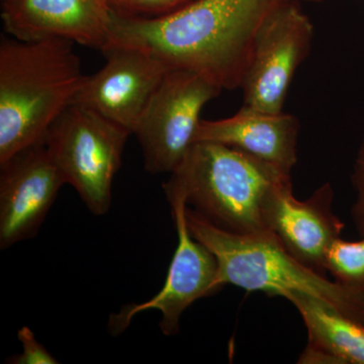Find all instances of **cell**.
I'll list each match as a JSON object with an SVG mask.
<instances>
[{
  "label": "cell",
  "instance_id": "cell-18",
  "mask_svg": "<svg viewBox=\"0 0 364 364\" xmlns=\"http://www.w3.org/2000/svg\"><path fill=\"white\" fill-rule=\"evenodd\" d=\"M356 200L351 208L352 221L359 236H364V135L359 146L351 176Z\"/></svg>",
  "mask_w": 364,
  "mask_h": 364
},
{
  "label": "cell",
  "instance_id": "cell-13",
  "mask_svg": "<svg viewBox=\"0 0 364 364\" xmlns=\"http://www.w3.org/2000/svg\"><path fill=\"white\" fill-rule=\"evenodd\" d=\"M301 124L293 114H270L242 107L232 117L202 119L196 142H213L248 153L291 173L298 162Z\"/></svg>",
  "mask_w": 364,
  "mask_h": 364
},
{
  "label": "cell",
  "instance_id": "cell-10",
  "mask_svg": "<svg viewBox=\"0 0 364 364\" xmlns=\"http://www.w3.org/2000/svg\"><path fill=\"white\" fill-rule=\"evenodd\" d=\"M334 191L326 182L305 200L296 198L291 178L272 188L263 208V220L287 252L314 272L326 275V256L341 237L344 224L333 212Z\"/></svg>",
  "mask_w": 364,
  "mask_h": 364
},
{
  "label": "cell",
  "instance_id": "cell-15",
  "mask_svg": "<svg viewBox=\"0 0 364 364\" xmlns=\"http://www.w3.org/2000/svg\"><path fill=\"white\" fill-rule=\"evenodd\" d=\"M326 269L335 282L364 291V236L358 241L340 237L333 242L326 256Z\"/></svg>",
  "mask_w": 364,
  "mask_h": 364
},
{
  "label": "cell",
  "instance_id": "cell-9",
  "mask_svg": "<svg viewBox=\"0 0 364 364\" xmlns=\"http://www.w3.org/2000/svg\"><path fill=\"white\" fill-rule=\"evenodd\" d=\"M0 248L33 238L65 179L44 141L0 164Z\"/></svg>",
  "mask_w": 364,
  "mask_h": 364
},
{
  "label": "cell",
  "instance_id": "cell-11",
  "mask_svg": "<svg viewBox=\"0 0 364 364\" xmlns=\"http://www.w3.org/2000/svg\"><path fill=\"white\" fill-rule=\"evenodd\" d=\"M104 54V67L85 76L73 102L133 135L139 117L168 69L147 53L132 48H111Z\"/></svg>",
  "mask_w": 364,
  "mask_h": 364
},
{
  "label": "cell",
  "instance_id": "cell-5",
  "mask_svg": "<svg viewBox=\"0 0 364 364\" xmlns=\"http://www.w3.org/2000/svg\"><path fill=\"white\" fill-rule=\"evenodd\" d=\"M130 135L123 127L74 102L46 134V146L66 184L77 191L93 215H104L111 208L112 182Z\"/></svg>",
  "mask_w": 364,
  "mask_h": 364
},
{
  "label": "cell",
  "instance_id": "cell-3",
  "mask_svg": "<svg viewBox=\"0 0 364 364\" xmlns=\"http://www.w3.org/2000/svg\"><path fill=\"white\" fill-rule=\"evenodd\" d=\"M289 178L291 173L236 148L196 142L163 189L225 231L263 234L269 232L263 220L267 196Z\"/></svg>",
  "mask_w": 364,
  "mask_h": 364
},
{
  "label": "cell",
  "instance_id": "cell-6",
  "mask_svg": "<svg viewBox=\"0 0 364 364\" xmlns=\"http://www.w3.org/2000/svg\"><path fill=\"white\" fill-rule=\"evenodd\" d=\"M222 91L195 72H166L133 131L150 173H171L181 165L196 143L203 107Z\"/></svg>",
  "mask_w": 364,
  "mask_h": 364
},
{
  "label": "cell",
  "instance_id": "cell-12",
  "mask_svg": "<svg viewBox=\"0 0 364 364\" xmlns=\"http://www.w3.org/2000/svg\"><path fill=\"white\" fill-rule=\"evenodd\" d=\"M4 30L14 39H64L104 51L111 33L109 0H2Z\"/></svg>",
  "mask_w": 364,
  "mask_h": 364
},
{
  "label": "cell",
  "instance_id": "cell-7",
  "mask_svg": "<svg viewBox=\"0 0 364 364\" xmlns=\"http://www.w3.org/2000/svg\"><path fill=\"white\" fill-rule=\"evenodd\" d=\"M314 26L301 2L289 0L261 26L242 81L244 107L279 114L294 74L310 54Z\"/></svg>",
  "mask_w": 364,
  "mask_h": 364
},
{
  "label": "cell",
  "instance_id": "cell-1",
  "mask_svg": "<svg viewBox=\"0 0 364 364\" xmlns=\"http://www.w3.org/2000/svg\"><path fill=\"white\" fill-rule=\"evenodd\" d=\"M289 0H196L154 18L112 11L105 50H140L168 70L195 72L222 90L240 88L261 26Z\"/></svg>",
  "mask_w": 364,
  "mask_h": 364
},
{
  "label": "cell",
  "instance_id": "cell-19",
  "mask_svg": "<svg viewBox=\"0 0 364 364\" xmlns=\"http://www.w3.org/2000/svg\"><path fill=\"white\" fill-rule=\"evenodd\" d=\"M299 2H322L324 0H296Z\"/></svg>",
  "mask_w": 364,
  "mask_h": 364
},
{
  "label": "cell",
  "instance_id": "cell-4",
  "mask_svg": "<svg viewBox=\"0 0 364 364\" xmlns=\"http://www.w3.org/2000/svg\"><path fill=\"white\" fill-rule=\"evenodd\" d=\"M186 223L193 238L214 254L218 286L233 284L247 291L284 298L296 291L322 299L364 327V291L343 286L294 258L270 232L242 235L215 226L186 205Z\"/></svg>",
  "mask_w": 364,
  "mask_h": 364
},
{
  "label": "cell",
  "instance_id": "cell-2",
  "mask_svg": "<svg viewBox=\"0 0 364 364\" xmlns=\"http://www.w3.org/2000/svg\"><path fill=\"white\" fill-rule=\"evenodd\" d=\"M85 76L70 41H1L0 164L44 141Z\"/></svg>",
  "mask_w": 364,
  "mask_h": 364
},
{
  "label": "cell",
  "instance_id": "cell-8",
  "mask_svg": "<svg viewBox=\"0 0 364 364\" xmlns=\"http://www.w3.org/2000/svg\"><path fill=\"white\" fill-rule=\"evenodd\" d=\"M166 198L171 205L178 237L166 282L149 301L124 306L121 312L112 315L109 328L114 333L123 332L136 315L153 309L162 314L159 326L163 334L173 336L178 333L182 314L189 306L221 289L218 286V262L214 254L189 232L186 200L178 195L166 196Z\"/></svg>",
  "mask_w": 364,
  "mask_h": 364
},
{
  "label": "cell",
  "instance_id": "cell-16",
  "mask_svg": "<svg viewBox=\"0 0 364 364\" xmlns=\"http://www.w3.org/2000/svg\"><path fill=\"white\" fill-rule=\"evenodd\" d=\"M112 11L123 16L154 18L172 13L191 0H109Z\"/></svg>",
  "mask_w": 364,
  "mask_h": 364
},
{
  "label": "cell",
  "instance_id": "cell-14",
  "mask_svg": "<svg viewBox=\"0 0 364 364\" xmlns=\"http://www.w3.org/2000/svg\"><path fill=\"white\" fill-rule=\"evenodd\" d=\"M284 298L298 310L308 331L299 363L364 364L363 325L311 294L291 291Z\"/></svg>",
  "mask_w": 364,
  "mask_h": 364
},
{
  "label": "cell",
  "instance_id": "cell-17",
  "mask_svg": "<svg viewBox=\"0 0 364 364\" xmlns=\"http://www.w3.org/2000/svg\"><path fill=\"white\" fill-rule=\"evenodd\" d=\"M18 338L23 345V353L16 354L7 363L13 364H56L59 363L50 352L36 339L35 334L28 327L21 328Z\"/></svg>",
  "mask_w": 364,
  "mask_h": 364
}]
</instances>
